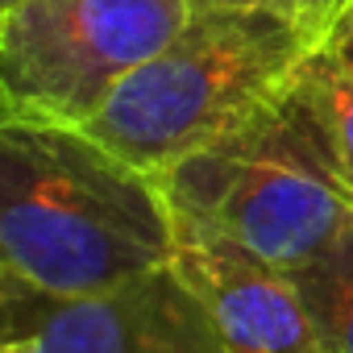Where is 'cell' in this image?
I'll return each mask as SVG.
<instances>
[{"instance_id": "9c48e42d", "label": "cell", "mask_w": 353, "mask_h": 353, "mask_svg": "<svg viewBox=\"0 0 353 353\" xmlns=\"http://www.w3.org/2000/svg\"><path fill=\"white\" fill-rule=\"evenodd\" d=\"M192 9H270V13H287L324 30L332 42V30L345 17L349 0H192Z\"/></svg>"}, {"instance_id": "8992f818", "label": "cell", "mask_w": 353, "mask_h": 353, "mask_svg": "<svg viewBox=\"0 0 353 353\" xmlns=\"http://www.w3.org/2000/svg\"><path fill=\"white\" fill-rule=\"evenodd\" d=\"M174 266L204 299L225 353H336L291 274L196 237H179Z\"/></svg>"}, {"instance_id": "3957f363", "label": "cell", "mask_w": 353, "mask_h": 353, "mask_svg": "<svg viewBox=\"0 0 353 353\" xmlns=\"http://www.w3.org/2000/svg\"><path fill=\"white\" fill-rule=\"evenodd\" d=\"M328 34L270 9H192L166 50L133 71L83 125L92 141L162 174L221 141L299 75Z\"/></svg>"}, {"instance_id": "277c9868", "label": "cell", "mask_w": 353, "mask_h": 353, "mask_svg": "<svg viewBox=\"0 0 353 353\" xmlns=\"http://www.w3.org/2000/svg\"><path fill=\"white\" fill-rule=\"evenodd\" d=\"M192 21V0H21L0 9V117L83 129Z\"/></svg>"}, {"instance_id": "7a4b0ae2", "label": "cell", "mask_w": 353, "mask_h": 353, "mask_svg": "<svg viewBox=\"0 0 353 353\" xmlns=\"http://www.w3.org/2000/svg\"><path fill=\"white\" fill-rule=\"evenodd\" d=\"M179 237L237 250L283 274L353 233V192L332 170L299 96H274L221 141L158 174Z\"/></svg>"}, {"instance_id": "8fae6325", "label": "cell", "mask_w": 353, "mask_h": 353, "mask_svg": "<svg viewBox=\"0 0 353 353\" xmlns=\"http://www.w3.org/2000/svg\"><path fill=\"white\" fill-rule=\"evenodd\" d=\"M9 5H21V0H0V9H9Z\"/></svg>"}, {"instance_id": "ba28073f", "label": "cell", "mask_w": 353, "mask_h": 353, "mask_svg": "<svg viewBox=\"0 0 353 353\" xmlns=\"http://www.w3.org/2000/svg\"><path fill=\"white\" fill-rule=\"evenodd\" d=\"M303 291L307 307L316 312L324 336L336 353H353V233L336 241L320 262L291 274Z\"/></svg>"}, {"instance_id": "52a82bcc", "label": "cell", "mask_w": 353, "mask_h": 353, "mask_svg": "<svg viewBox=\"0 0 353 353\" xmlns=\"http://www.w3.org/2000/svg\"><path fill=\"white\" fill-rule=\"evenodd\" d=\"M291 92L312 117L332 170L353 192V63L332 46H320L291 79Z\"/></svg>"}, {"instance_id": "6da1fadb", "label": "cell", "mask_w": 353, "mask_h": 353, "mask_svg": "<svg viewBox=\"0 0 353 353\" xmlns=\"http://www.w3.org/2000/svg\"><path fill=\"white\" fill-rule=\"evenodd\" d=\"M179 254L158 174L83 129L0 125V266L50 295H96Z\"/></svg>"}, {"instance_id": "30bf717a", "label": "cell", "mask_w": 353, "mask_h": 353, "mask_svg": "<svg viewBox=\"0 0 353 353\" xmlns=\"http://www.w3.org/2000/svg\"><path fill=\"white\" fill-rule=\"evenodd\" d=\"M336 54H345L349 63H353V0H349V9H345V17L336 21V30H332V42H328Z\"/></svg>"}, {"instance_id": "5b68a950", "label": "cell", "mask_w": 353, "mask_h": 353, "mask_svg": "<svg viewBox=\"0 0 353 353\" xmlns=\"http://www.w3.org/2000/svg\"><path fill=\"white\" fill-rule=\"evenodd\" d=\"M0 353H225L204 299L174 262L96 295H50L0 270Z\"/></svg>"}]
</instances>
